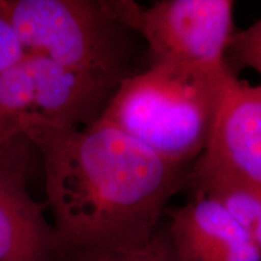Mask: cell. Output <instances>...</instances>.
<instances>
[{
    "instance_id": "6da1fadb",
    "label": "cell",
    "mask_w": 261,
    "mask_h": 261,
    "mask_svg": "<svg viewBox=\"0 0 261 261\" xmlns=\"http://www.w3.org/2000/svg\"><path fill=\"white\" fill-rule=\"evenodd\" d=\"M18 125L41 155L54 226L67 247L144 246L161 226L169 200L187 188L188 167L102 119L77 128L27 113Z\"/></svg>"
},
{
    "instance_id": "7a4b0ae2",
    "label": "cell",
    "mask_w": 261,
    "mask_h": 261,
    "mask_svg": "<svg viewBox=\"0 0 261 261\" xmlns=\"http://www.w3.org/2000/svg\"><path fill=\"white\" fill-rule=\"evenodd\" d=\"M232 70L150 64L120 84L100 119L160 158L188 167L210 144Z\"/></svg>"
},
{
    "instance_id": "3957f363",
    "label": "cell",
    "mask_w": 261,
    "mask_h": 261,
    "mask_svg": "<svg viewBox=\"0 0 261 261\" xmlns=\"http://www.w3.org/2000/svg\"><path fill=\"white\" fill-rule=\"evenodd\" d=\"M0 15L27 52L119 83L135 74V32L116 21L109 2L0 0Z\"/></svg>"
},
{
    "instance_id": "277c9868",
    "label": "cell",
    "mask_w": 261,
    "mask_h": 261,
    "mask_svg": "<svg viewBox=\"0 0 261 261\" xmlns=\"http://www.w3.org/2000/svg\"><path fill=\"white\" fill-rule=\"evenodd\" d=\"M231 0H160L123 6V24L148 44L151 64L174 63L224 73L237 31Z\"/></svg>"
},
{
    "instance_id": "5b68a950",
    "label": "cell",
    "mask_w": 261,
    "mask_h": 261,
    "mask_svg": "<svg viewBox=\"0 0 261 261\" xmlns=\"http://www.w3.org/2000/svg\"><path fill=\"white\" fill-rule=\"evenodd\" d=\"M120 84L27 52L0 76V116L32 113L60 126L87 127L102 117Z\"/></svg>"
},
{
    "instance_id": "8992f818",
    "label": "cell",
    "mask_w": 261,
    "mask_h": 261,
    "mask_svg": "<svg viewBox=\"0 0 261 261\" xmlns=\"http://www.w3.org/2000/svg\"><path fill=\"white\" fill-rule=\"evenodd\" d=\"M207 180L261 185V84L232 75L207 149L187 175V188Z\"/></svg>"
},
{
    "instance_id": "52a82bcc",
    "label": "cell",
    "mask_w": 261,
    "mask_h": 261,
    "mask_svg": "<svg viewBox=\"0 0 261 261\" xmlns=\"http://www.w3.org/2000/svg\"><path fill=\"white\" fill-rule=\"evenodd\" d=\"M28 144L19 133L0 149V261H58L64 244L27 189Z\"/></svg>"
},
{
    "instance_id": "ba28073f",
    "label": "cell",
    "mask_w": 261,
    "mask_h": 261,
    "mask_svg": "<svg viewBox=\"0 0 261 261\" xmlns=\"http://www.w3.org/2000/svg\"><path fill=\"white\" fill-rule=\"evenodd\" d=\"M166 215L177 261H261L250 233L213 197L192 192L187 203Z\"/></svg>"
},
{
    "instance_id": "9c48e42d",
    "label": "cell",
    "mask_w": 261,
    "mask_h": 261,
    "mask_svg": "<svg viewBox=\"0 0 261 261\" xmlns=\"http://www.w3.org/2000/svg\"><path fill=\"white\" fill-rule=\"evenodd\" d=\"M213 197L246 228L261 252V185L233 180H207L188 187Z\"/></svg>"
},
{
    "instance_id": "30bf717a",
    "label": "cell",
    "mask_w": 261,
    "mask_h": 261,
    "mask_svg": "<svg viewBox=\"0 0 261 261\" xmlns=\"http://www.w3.org/2000/svg\"><path fill=\"white\" fill-rule=\"evenodd\" d=\"M58 261H177V259L173 253L167 227L161 225L155 236L144 246L123 250L64 246Z\"/></svg>"
},
{
    "instance_id": "8fae6325",
    "label": "cell",
    "mask_w": 261,
    "mask_h": 261,
    "mask_svg": "<svg viewBox=\"0 0 261 261\" xmlns=\"http://www.w3.org/2000/svg\"><path fill=\"white\" fill-rule=\"evenodd\" d=\"M228 56L242 67L255 70L261 76V18L237 32L231 41Z\"/></svg>"
},
{
    "instance_id": "7c38bea8",
    "label": "cell",
    "mask_w": 261,
    "mask_h": 261,
    "mask_svg": "<svg viewBox=\"0 0 261 261\" xmlns=\"http://www.w3.org/2000/svg\"><path fill=\"white\" fill-rule=\"evenodd\" d=\"M25 54L27 51L17 32L4 16L0 15V76L18 63Z\"/></svg>"
},
{
    "instance_id": "4fadbf2b",
    "label": "cell",
    "mask_w": 261,
    "mask_h": 261,
    "mask_svg": "<svg viewBox=\"0 0 261 261\" xmlns=\"http://www.w3.org/2000/svg\"><path fill=\"white\" fill-rule=\"evenodd\" d=\"M19 133H21V130H19L18 121L0 122V149Z\"/></svg>"
},
{
    "instance_id": "5bb4252c",
    "label": "cell",
    "mask_w": 261,
    "mask_h": 261,
    "mask_svg": "<svg viewBox=\"0 0 261 261\" xmlns=\"http://www.w3.org/2000/svg\"><path fill=\"white\" fill-rule=\"evenodd\" d=\"M3 121H17V120H14V119H6V117H2L0 116V122Z\"/></svg>"
}]
</instances>
